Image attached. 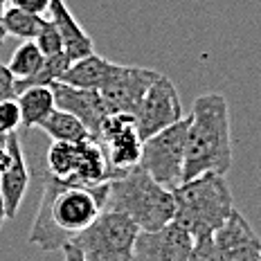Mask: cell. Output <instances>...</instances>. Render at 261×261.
<instances>
[{
    "label": "cell",
    "instance_id": "cell-1",
    "mask_svg": "<svg viewBox=\"0 0 261 261\" xmlns=\"http://www.w3.org/2000/svg\"><path fill=\"white\" fill-rule=\"evenodd\" d=\"M108 182L111 180L77 185L47 173L43 178V196L30 230V243L47 252L63 250L106 210Z\"/></svg>",
    "mask_w": 261,
    "mask_h": 261
},
{
    "label": "cell",
    "instance_id": "cell-2",
    "mask_svg": "<svg viewBox=\"0 0 261 261\" xmlns=\"http://www.w3.org/2000/svg\"><path fill=\"white\" fill-rule=\"evenodd\" d=\"M187 128L182 182L203 173H225L232 167L230 106L221 92L196 97Z\"/></svg>",
    "mask_w": 261,
    "mask_h": 261
},
{
    "label": "cell",
    "instance_id": "cell-3",
    "mask_svg": "<svg viewBox=\"0 0 261 261\" xmlns=\"http://www.w3.org/2000/svg\"><path fill=\"white\" fill-rule=\"evenodd\" d=\"M173 221L182 225L194 239L214 237V232L234 210V198L225 173H203L192 180H185L173 189Z\"/></svg>",
    "mask_w": 261,
    "mask_h": 261
},
{
    "label": "cell",
    "instance_id": "cell-4",
    "mask_svg": "<svg viewBox=\"0 0 261 261\" xmlns=\"http://www.w3.org/2000/svg\"><path fill=\"white\" fill-rule=\"evenodd\" d=\"M106 210L124 212L138 223L140 230H158L173 221L176 198L173 189L153 180L142 167L135 165L111 178Z\"/></svg>",
    "mask_w": 261,
    "mask_h": 261
},
{
    "label": "cell",
    "instance_id": "cell-5",
    "mask_svg": "<svg viewBox=\"0 0 261 261\" xmlns=\"http://www.w3.org/2000/svg\"><path fill=\"white\" fill-rule=\"evenodd\" d=\"M138 234L140 227L130 216L117 210H104L70 243H74L88 261H130Z\"/></svg>",
    "mask_w": 261,
    "mask_h": 261
},
{
    "label": "cell",
    "instance_id": "cell-6",
    "mask_svg": "<svg viewBox=\"0 0 261 261\" xmlns=\"http://www.w3.org/2000/svg\"><path fill=\"white\" fill-rule=\"evenodd\" d=\"M187 128H189V117L185 115L180 122L158 130L155 135H151L142 142L140 167L153 180L169 189H176L178 185H182Z\"/></svg>",
    "mask_w": 261,
    "mask_h": 261
},
{
    "label": "cell",
    "instance_id": "cell-7",
    "mask_svg": "<svg viewBox=\"0 0 261 261\" xmlns=\"http://www.w3.org/2000/svg\"><path fill=\"white\" fill-rule=\"evenodd\" d=\"M160 77V72L151 68H142V65H122L115 63L99 88V95L104 97L108 113H124V115H133L138 113L140 104H142L146 90L151 84Z\"/></svg>",
    "mask_w": 261,
    "mask_h": 261
},
{
    "label": "cell",
    "instance_id": "cell-8",
    "mask_svg": "<svg viewBox=\"0 0 261 261\" xmlns=\"http://www.w3.org/2000/svg\"><path fill=\"white\" fill-rule=\"evenodd\" d=\"M182 117H185V111H182V101L176 86H173V81L169 77L160 74L151 84V88L146 90L142 104H140L138 113H135V126H138L140 138L142 140L151 138L158 130L180 122Z\"/></svg>",
    "mask_w": 261,
    "mask_h": 261
},
{
    "label": "cell",
    "instance_id": "cell-9",
    "mask_svg": "<svg viewBox=\"0 0 261 261\" xmlns=\"http://www.w3.org/2000/svg\"><path fill=\"white\" fill-rule=\"evenodd\" d=\"M97 142H101V146H104L108 162H111L117 176L130 167L140 165L144 140L140 138L133 115H124V113L108 115L104 119V126H101Z\"/></svg>",
    "mask_w": 261,
    "mask_h": 261
},
{
    "label": "cell",
    "instance_id": "cell-10",
    "mask_svg": "<svg viewBox=\"0 0 261 261\" xmlns=\"http://www.w3.org/2000/svg\"><path fill=\"white\" fill-rule=\"evenodd\" d=\"M196 239L169 221L158 230H140L133 246V259L130 261H189Z\"/></svg>",
    "mask_w": 261,
    "mask_h": 261
},
{
    "label": "cell",
    "instance_id": "cell-11",
    "mask_svg": "<svg viewBox=\"0 0 261 261\" xmlns=\"http://www.w3.org/2000/svg\"><path fill=\"white\" fill-rule=\"evenodd\" d=\"M212 239L219 261H259L261 257V237L237 207Z\"/></svg>",
    "mask_w": 261,
    "mask_h": 261
},
{
    "label": "cell",
    "instance_id": "cell-12",
    "mask_svg": "<svg viewBox=\"0 0 261 261\" xmlns=\"http://www.w3.org/2000/svg\"><path fill=\"white\" fill-rule=\"evenodd\" d=\"M54 92V101L57 108L72 113L74 117H79L86 124V128L90 130L92 140H99L104 119L111 115L106 108L104 97L99 95V90H88V88H77V86L63 84V81H54L50 86Z\"/></svg>",
    "mask_w": 261,
    "mask_h": 261
},
{
    "label": "cell",
    "instance_id": "cell-13",
    "mask_svg": "<svg viewBox=\"0 0 261 261\" xmlns=\"http://www.w3.org/2000/svg\"><path fill=\"white\" fill-rule=\"evenodd\" d=\"M9 167L3 171L0 176V189L5 196V205H7V219H14L18 214L23 198L30 187V165H27V158L23 151V142H20L18 130L9 133Z\"/></svg>",
    "mask_w": 261,
    "mask_h": 261
},
{
    "label": "cell",
    "instance_id": "cell-14",
    "mask_svg": "<svg viewBox=\"0 0 261 261\" xmlns=\"http://www.w3.org/2000/svg\"><path fill=\"white\" fill-rule=\"evenodd\" d=\"M50 20L57 25V30L61 32L63 39V52L70 57V61L84 59L88 54L95 52V43H92L90 34L81 27V23L72 16L70 7L65 5V0H52L50 3Z\"/></svg>",
    "mask_w": 261,
    "mask_h": 261
},
{
    "label": "cell",
    "instance_id": "cell-15",
    "mask_svg": "<svg viewBox=\"0 0 261 261\" xmlns=\"http://www.w3.org/2000/svg\"><path fill=\"white\" fill-rule=\"evenodd\" d=\"M113 61L99 57L97 52L88 54L84 59H77V61L70 63V68L63 72L61 81L70 86H77V88H88V90H99L104 86V81L108 79L113 70Z\"/></svg>",
    "mask_w": 261,
    "mask_h": 261
},
{
    "label": "cell",
    "instance_id": "cell-16",
    "mask_svg": "<svg viewBox=\"0 0 261 261\" xmlns=\"http://www.w3.org/2000/svg\"><path fill=\"white\" fill-rule=\"evenodd\" d=\"M18 106L25 128H39L57 111V101H54L50 86H34V88L23 90L18 95Z\"/></svg>",
    "mask_w": 261,
    "mask_h": 261
},
{
    "label": "cell",
    "instance_id": "cell-17",
    "mask_svg": "<svg viewBox=\"0 0 261 261\" xmlns=\"http://www.w3.org/2000/svg\"><path fill=\"white\" fill-rule=\"evenodd\" d=\"M39 128L45 135H50L52 142L79 144V142H86V140L92 138L90 130L86 128V124L81 122L79 117H74L72 113H68V111H61V108H57Z\"/></svg>",
    "mask_w": 261,
    "mask_h": 261
},
{
    "label": "cell",
    "instance_id": "cell-18",
    "mask_svg": "<svg viewBox=\"0 0 261 261\" xmlns=\"http://www.w3.org/2000/svg\"><path fill=\"white\" fill-rule=\"evenodd\" d=\"M79 144L52 142V146L47 149V153H45L47 173L61 178V180L72 182L74 173H77V165H79Z\"/></svg>",
    "mask_w": 261,
    "mask_h": 261
},
{
    "label": "cell",
    "instance_id": "cell-19",
    "mask_svg": "<svg viewBox=\"0 0 261 261\" xmlns=\"http://www.w3.org/2000/svg\"><path fill=\"white\" fill-rule=\"evenodd\" d=\"M3 23H5L7 34H12L20 41H34L36 36H39L43 23H45V16L30 14V12H25V9L7 5V7H5Z\"/></svg>",
    "mask_w": 261,
    "mask_h": 261
},
{
    "label": "cell",
    "instance_id": "cell-20",
    "mask_svg": "<svg viewBox=\"0 0 261 261\" xmlns=\"http://www.w3.org/2000/svg\"><path fill=\"white\" fill-rule=\"evenodd\" d=\"M70 57L65 52L52 54V57H45V63L41 65V70L36 74H32L30 79H16V88H18V95L27 88H34V86H52L54 81H61L63 72L70 68Z\"/></svg>",
    "mask_w": 261,
    "mask_h": 261
},
{
    "label": "cell",
    "instance_id": "cell-21",
    "mask_svg": "<svg viewBox=\"0 0 261 261\" xmlns=\"http://www.w3.org/2000/svg\"><path fill=\"white\" fill-rule=\"evenodd\" d=\"M43 63H45V54L41 52L36 41H25L16 47V52L12 54L7 65L16 74V79H30L32 74L39 72Z\"/></svg>",
    "mask_w": 261,
    "mask_h": 261
},
{
    "label": "cell",
    "instance_id": "cell-22",
    "mask_svg": "<svg viewBox=\"0 0 261 261\" xmlns=\"http://www.w3.org/2000/svg\"><path fill=\"white\" fill-rule=\"evenodd\" d=\"M36 45L41 47V52L45 54V57H52V54H59L63 52V39H61V32L57 30V25L52 23V20H45L39 32V36H36Z\"/></svg>",
    "mask_w": 261,
    "mask_h": 261
},
{
    "label": "cell",
    "instance_id": "cell-23",
    "mask_svg": "<svg viewBox=\"0 0 261 261\" xmlns=\"http://www.w3.org/2000/svg\"><path fill=\"white\" fill-rule=\"evenodd\" d=\"M20 126H23V115H20L18 99L0 101V130L3 133H16Z\"/></svg>",
    "mask_w": 261,
    "mask_h": 261
},
{
    "label": "cell",
    "instance_id": "cell-24",
    "mask_svg": "<svg viewBox=\"0 0 261 261\" xmlns=\"http://www.w3.org/2000/svg\"><path fill=\"white\" fill-rule=\"evenodd\" d=\"M5 99H18V88H16V74L9 70V65L0 61V101Z\"/></svg>",
    "mask_w": 261,
    "mask_h": 261
},
{
    "label": "cell",
    "instance_id": "cell-25",
    "mask_svg": "<svg viewBox=\"0 0 261 261\" xmlns=\"http://www.w3.org/2000/svg\"><path fill=\"white\" fill-rule=\"evenodd\" d=\"M189 261H219L216 248H214V239L212 237L196 239L194 250H192V254H189Z\"/></svg>",
    "mask_w": 261,
    "mask_h": 261
},
{
    "label": "cell",
    "instance_id": "cell-26",
    "mask_svg": "<svg viewBox=\"0 0 261 261\" xmlns=\"http://www.w3.org/2000/svg\"><path fill=\"white\" fill-rule=\"evenodd\" d=\"M50 3L52 0H9L12 7H18V9H25L30 14H39V16H45L50 12Z\"/></svg>",
    "mask_w": 261,
    "mask_h": 261
},
{
    "label": "cell",
    "instance_id": "cell-27",
    "mask_svg": "<svg viewBox=\"0 0 261 261\" xmlns=\"http://www.w3.org/2000/svg\"><path fill=\"white\" fill-rule=\"evenodd\" d=\"M9 133H3L0 130V176H3V171L9 167V160H12V155H9Z\"/></svg>",
    "mask_w": 261,
    "mask_h": 261
},
{
    "label": "cell",
    "instance_id": "cell-28",
    "mask_svg": "<svg viewBox=\"0 0 261 261\" xmlns=\"http://www.w3.org/2000/svg\"><path fill=\"white\" fill-rule=\"evenodd\" d=\"M63 261H88L84 257V252H81V250L74 246V243H68V246H65L63 250Z\"/></svg>",
    "mask_w": 261,
    "mask_h": 261
},
{
    "label": "cell",
    "instance_id": "cell-29",
    "mask_svg": "<svg viewBox=\"0 0 261 261\" xmlns=\"http://www.w3.org/2000/svg\"><path fill=\"white\" fill-rule=\"evenodd\" d=\"M7 221V205H5V196H3V189H0V223Z\"/></svg>",
    "mask_w": 261,
    "mask_h": 261
},
{
    "label": "cell",
    "instance_id": "cell-30",
    "mask_svg": "<svg viewBox=\"0 0 261 261\" xmlns=\"http://www.w3.org/2000/svg\"><path fill=\"white\" fill-rule=\"evenodd\" d=\"M3 16H5V7H0V45L7 39V30H5V23H3Z\"/></svg>",
    "mask_w": 261,
    "mask_h": 261
},
{
    "label": "cell",
    "instance_id": "cell-31",
    "mask_svg": "<svg viewBox=\"0 0 261 261\" xmlns=\"http://www.w3.org/2000/svg\"><path fill=\"white\" fill-rule=\"evenodd\" d=\"M9 5V0H0V7H7Z\"/></svg>",
    "mask_w": 261,
    "mask_h": 261
},
{
    "label": "cell",
    "instance_id": "cell-32",
    "mask_svg": "<svg viewBox=\"0 0 261 261\" xmlns=\"http://www.w3.org/2000/svg\"><path fill=\"white\" fill-rule=\"evenodd\" d=\"M0 227H3V223H0Z\"/></svg>",
    "mask_w": 261,
    "mask_h": 261
},
{
    "label": "cell",
    "instance_id": "cell-33",
    "mask_svg": "<svg viewBox=\"0 0 261 261\" xmlns=\"http://www.w3.org/2000/svg\"><path fill=\"white\" fill-rule=\"evenodd\" d=\"M259 261H261V257H259Z\"/></svg>",
    "mask_w": 261,
    "mask_h": 261
}]
</instances>
